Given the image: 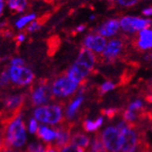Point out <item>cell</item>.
<instances>
[{"label": "cell", "instance_id": "6da1fadb", "mask_svg": "<svg viewBox=\"0 0 152 152\" xmlns=\"http://www.w3.org/2000/svg\"><path fill=\"white\" fill-rule=\"evenodd\" d=\"M3 134L6 150L12 148H19L23 146L26 142V131L22 115L4 128Z\"/></svg>", "mask_w": 152, "mask_h": 152}, {"label": "cell", "instance_id": "7a4b0ae2", "mask_svg": "<svg viewBox=\"0 0 152 152\" xmlns=\"http://www.w3.org/2000/svg\"><path fill=\"white\" fill-rule=\"evenodd\" d=\"M64 107V102H59L55 104L41 105L34 110V117L37 121L42 123L50 125L62 124L66 121L63 114Z\"/></svg>", "mask_w": 152, "mask_h": 152}, {"label": "cell", "instance_id": "3957f363", "mask_svg": "<svg viewBox=\"0 0 152 152\" xmlns=\"http://www.w3.org/2000/svg\"><path fill=\"white\" fill-rule=\"evenodd\" d=\"M79 84L74 82L64 74H61L51 85V100L60 102V99L68 98L76 94Z\"/></svg>", "mask_w": 152, "mask_h": 152}, {"label": "cell", "instance_id": "277c9868", "mask_svg": "<svg viewBox=\"0 0 152 152\" xmlns=\"http://www.w3.org/2000/svg\"><path fill=\"white\" fill-rule=\"evenodd\" d=\"M30 101L33 107H38L47 104L51 99V88H50L49 79L40 78L30 87Z\"/></svg>", "mask_w": 152, "mask_h": 152}, {"label": "cell", "instance_id": "5b68a950", "mask_svg": "<svg viewBox=\"0 0 152 152\" xmlns=\"http://www.w3.org/2000/svg\"><path fill=\"white\" fill-rule=\"evenodd\" d=\"M101 137L107 152H121V133L117 126L104 128Z\"/></svg>", "mask_w": 152, "mask_h": 152}, {"label": "cell", "instance_id": "8992f818", "mask_svg": "<svg viewBox=\"0 0 152 152\" xmlns=\"http://www.w3.org/2000/svg\"><path fill=\"white\" fill-rule=\"evenodd\" d=\"M125 48V42L122 38H113L107 44L104 50L102 52L101 62L103 63H115L121 59L123 50Z\"/></svg>", "mask_w": 152, "mask_h": 152}, {"label": "cell", "instance_id": "52a82bcc", "mask_svg": "<svg viewBox=\"0 0 152 152\" xmlns=\"http://www.w3.org/2000/svg\"><path fill=\"white\" fill-rule=\"evenodd\" d=\"M120 25L123 32L128 34H134L145 29H148L152 25V21L149 19H143L140 17L124 16L120 20Z\"/></svg>", "mask_w": 152, "mask_h": 152}, {"label": "cell", "instance_id": "ba28073f", "mask_svg": "<svg viewBox=\"0 0 152 152\" xmlns=\"http://www.w3.org/2000/svg\"><path fill=\"white\" fill-rule=\"evenodd\" d=\"M10 80L19 87L29 85L35 79L34 73L25 66H11L9 69Z\"/></svg>", "mask_w": 152, "mask_h": 152}, {"label": "cell", "instance_id": "9c48e42d", "mask_svg": "<svg viewBox=\"0 0 152 152\" xmlns=\"http://www.w3.org/2000/svg\"><path fill=\"white\" fill-rule=\"evenodd\" d=\"M83 47L96 53H102L107 47V39L98 34H89L83 39Z\"/></svg>", "mask_w": 152, "mask_h": 152}, {"label": "cell", "instance_id": "30bf717a", "mask_svg": "<svg viewBox=\"0 0 152 152\" xmlns=\"http://www.w3.org/2000/svg\"><path fill=\"white\" fill-rule=\"evenodd\" d=\"M96 61L97 58L94 52L90 50L89 49L83 47L79 50V53L77 55L75 64L80 65V66H82L83 68H85L86 70H88L91 73L94 68Z\"/></svg>", "mask_w": 152, "mask_h": 152}, {"label": "cell", "instance_id": "8fae6325", "mask_svg": "<svg viewBox=\"0 0 152 152\" xmlns=\"http://www.w3.org/2000/svg\"><path fill=\"white\" fill-rule=\"evenodd\" d=\"M134 48L140 51L152 49V29H145L138 33V37L134 41Z\"/></svg>", "mask_w": 152, "mask_h": 152}, {"label": "cell", "instance_id": "7c38bea8", "mask_svg": "<svg viewBox=\"0 0 152 152\" xmlns=\"http://www.w3.org/2000/svg\"><path fill=\"white\" fill-rule=\"evenodd\" d=\"M121 28L120 21L118 19H109L102 23L96 30L97 34L104 37H110L115 36Z\"/></svg>", "mask_w": 152, "mask_h": 152}, {"label": "cell", "instance_id": "4fadbf2b", "mask_svg": "<svg viewBox=\"0 0 152 152\" xmlns=\"http://www.w3.org/2000/svg\"><path fill=\"white\" fill-rule=\"evenodd\" d=\"M84 100H85V97L83 95L77 94V96L73 101H71V103L68 104L67 109H66V113H65L68 121H74V118L77 115V111L79 108H80Z\"/></svg>", "mask_w": 152, "mask_h": 152}, {"label": "cell", "instance_id": "5bb4252c", "mask_svg": "<svg viewBox=\"0 0 152 152\" xmlns=\"http://www.w3.org/2000/svg\"><path fill=\"white\" fill-rule=\"evenodd\" d=\"M90 142H91L90 136L86 135L83 133H80V132H75V133L72 134L71 135L69 144L83 148H87L90 146Z\"/></svg>", "mask_w": 152, "mask_h": 152}, {"label": "cell", "instance_id": "9a60e30c", "mask_svg": "<svg viewBox=\"0 0 152 152\" xmlns=\"http://www.w3.org/2000/svg\"><path fill=\"white\" fill-rule=\"evenodd\" d=\"M36 134H37V138L43 140L47 144L50 143L52 140H55L57 137V133H56L55 129L52 130V129H50L46 126H43V125L38 126V129L37 131Z\"/></svg>", "mask_w": 152, "mask_h": 152}, {"label": "cell", "instance_id": "2e32d148", "mask_svg": "<svg viewBox=\"0 0 152 152\" xmlns=\"http://www.w3.org/2000/svg\"><path fill=\"white\" fill-rule=\"evenodd\" d=\"M103 117H99L97 118L95 121H91V120H87V118H85V120L82 121L81 122V126H82V129L87 132V133H91V132H96L99 128L102 126L103 124Z\"/></svg>", "mask_w": 152, "mask_h": 152}, {"label": "cell", "instance_id": "e0dca14e", "mask_svg": "<svg viewBox=\"0 0 152 152\" xmlns=\"http://www.w3.org/2000/svg\"><path fill=\"white\" fill-rule=\"evenodd\" d=\"M122 108L121 107H108V108H102L100 110V113L102 116L107 117L108 120H114V118L122 113Z\"/></svg>", "mask_w": 152, "mask_h": 152}, {"label": "cell", "instance_id": "ac0fdd59", "mask_svg": "<svg viewBox=\"0 0 152 152\" xmlns=\"http://www.w3.org/2000/svg\"><path fill=\"white\" fill-rule=\"evenodd\" d=\"M8 5L10 7V9L20 13L25 10L26 5H27V1L26 0H9Z\"/></svg>", "mask_w": 152, "mask_h": 152}, {"label": "cell", "instance_id": "d6986e66", "mask_svg": "<svg viewBox=\"0 0 152 152\" xmlns=\"http://www.w3.org/2000/svg\"><path fill=\"white\" fill-rule=\"evenodd\" d=\"M117 87V84H115L113 81L111 80H107L105 82H104L100 87L97 89V95L99 98H101L104 94H107V91L113 90Z\"/></svg>", "mask_w": 152, "mask_h": 152}, {"label": "cell", "instance_id": "ffe728a7", "mask_svg": "<svg viewBox=\"0 0 152 152\" xmlns=\"http://www.w3.org/2000/svg\"><path fill=\"white\" fill-rule=\"evenodd\" d=\"M45 148L46 146L44 147V145L41 142L34 141L28 145L25 152H45Z\"/></svg>", "mask_w": 152, "mask_h": 152}, {"label": "cell", "instance_id": "44dd1931", "mask_svg": "<svg viewBox=\"0 0 152 152\" xmlns=\"http://www.w3.org/2000/svg\"><path fill=\"white\" fill-rule=\"evenodd\" d=\"M35 19H36V14H34V13H33V14H29V15L23 16L21 19H19L18 21L16 22V27L18 29H22L27 23H32Z\"/></svg>", "mask_w": 152, "mask_h": 152}, {"label": "cell", "instance_id": "7402d4cb", "mask_svg": "<svg viewBox=\"0 0 152 152\" xmlns=\"http://www.w3.org/2000/svg\"><path fill=\"white\" fill-rule=\"evenodd\" d=\"M10 74H9V70H5L3 71L1 74H0V87L6 88L8 87L10 84Z\"/></svg>", "mask_w": 152, "mask_h": 152}, {"label": "cell", "instance_id": "603a6c76", "mask_svg": "<svg viewBox=\"0 0 152 152\" xmlns=\"http://www.w3.org/2000/svg\"><path fill=\"white\" fill-rule=\"evenodd\" d=\"M60 152H86V151H85V148H83L69 144L67 146H65L64 148H63Z\"/></svg>", "mask_w": 152, "mask_h": 152}, {"label": "cell", "instance_id": "cb8c5ba5", "mask_svg": "<svg viewBox=\"0 0 152 152\" xmlns=\"http://www.w3.org/2000/svg\"><path fill=\"white\" fill-rule=\"evenodd\" d=\"M114 1L118 6L125 7V8H131V7L137 4L138 0H114Z\"/></svg>", "mask_w": 152, "mask_h": 152}, {"label": "cell", "instance_id": "d4e9b609", "mask_svg": "<svg viewBox=\"0 0 152 152\" xmlns=\"http://www.w3.org/2000/svg\"><path fill=\"white\" fill-rule=\"evenodd\" d=\"M40 26H41V23L39 21H33L27 27V32L28 33L35 32V31H37V30H38L39 28H40Z\"/></svg>", "mask_w": 152, "mask_h": 152}, {"label": "cell", "instance_id": "484cf974", "mask_svg": "<svg viewBox=\"0 0 152 152\" xmlns=\"http://www.w3.org/2000/svg\"><path fill=\"white\" fill-rule=\"evenodd\" d=\"M37 129H38V126H37V120H35V118H31L30 122H29V133L30 134H36Z\"/></svg>", "mask_w": 152, "mask_h": 152}, {"label": "cell", "instance_id": "4316f807", "mask_svg": "<svg viewBox=\"0 0 152 152\" xmlns=\"http://www.w3.org/2000/svg\"><path fill=\"white\" fill-rule=\"evenodd\" d=\"M11 65L13 66H24V61L20 58H14L11 60Z\"/></svg>", "mask_w": 152, "mask_h": 152}, {"label": "cell", "instance_id": "83f0119b", "mask_svg": "<svg viewBox=\"0 0 152 152\" xmlns=\"http://www.w3.org/2000/svg\"><path fill=\"white\" fill-rule=\"evenodd\" d=\"M3 151H6L5 144H4V134H3V131L0 130V152Z\"/></svg>", "mask_w": 152, "mask_h": 152}, {"label": "cell", "instance_id": "f1b7e54d", "mask_svg": "<svg viewBox=\"0 0 152 152\" xmlns=\"http://www.w3.org/2000/svg\"><path fill=\"white\" fill-rule=\"evenodd\" d=\"M45 152H58L55 148L53 147V145L51 143H48L46 145V148H45Z\"/></svg>", "mask_w": 152, "mask_h": 152}, {"label": "cell", "instance_id": "f546056e", "mask_svg": "<svg viewBox=\"0 0 152 152\" xmlns=\"http://www.w3.org/2000/svg\"><path fill=\"white\" fill-rule=\"evenodd\" d=\"M145 86H146V92L152 94V79H150L149 81L146 82V85Z\"/></svg>", "mask_w": 152, "mask_h": 152}, {"label": "cell", "instance_id": "4dcf8cb0", "mask_svg": "<svg viewBox=\"0 0 152 152\" xmlns=\"http://www.w3.org/2000/svg\"><path fill=\"white\" fill-rule=\"evenodd\" d=\"M25 39V35L24 34H20V35H18L16 37H15V40H16V42H17V45H19V44H21L23 40Z\"/></svg>", "mask_w": 152, "mask_h": 152}, {"label": "cell", "instance_id": "1f68e13d", "mask_svg": "<svg viewBox=\"0 0 152 152\" xmlns=\"http://www.w3.org/2000/svg\"><path fill=\"white\" fill-rule=\"evenodd\" d=\"M143 14L145 16H151L152 15V8L151 7H149V8H147V9H145L143 10Z\"/></svg>", "mask_w": 152, "mask_h": 152}, {"label": "cell", "instance_id": "d6a6232c", "mask_svg": "<svg viewBox=\"0 0 152 152\" xmlns=\"http://www.w3.org/2000/svg\"><path fill=\"white\" fill-rule=\"evenodd\" d=\"M85 29H86V25H85V24H80V25H78L77 27L76 28V31H77V33H81V32H83Z\"/></svg>", "mask_w": 152, "mask_h": 152}, {"label": "cell", "instance_id": "836d02e7", "mask_svg": "<svg viewBox=\"0 0 152 152\" xmlns=\"http://www.w3.org/2000/svg\"><path fill=\"white\" fill-rule=\"evenodd\" d=\"M3 9H4V1L3 0H0V16L2 15Z\"/></svg>", "mask_w": 152, "mask_h": 152}, {"label": "cell", "instance_id": "e575fe53", "mask_svg": "<svg viewBox=\"0 0 152 152\" xmlns=\"http://www.w3.org/2000/svg\"><path fill=\"white\" fill-rule=\"evenodd\" d=\"M147 59H148H148H150V60L152 61V52H151L150 54H148V55L147 56Z\"/></svg>", "mask_w": 152, "mask_h": 152}, {"label": "cell", "instance_id": "d590c367", "mask_svg": "<svg viewBox=\"0 0 152 152\" xmlns=\"http://www.w3.org/2000/svg\"><path fill=\"white\" fill-rule=\"evenodd\" d=\"M94 18H95V16H94V15H91L89 19H90V20H94Z\"/></svg>", "mask_w": 152, "mask_h": 152}, {"label": "cell", "instance_id": "8d00e7d4", "mask_svg": "<svg viewBox=\"0 0 152 152\" xmlns=\"http://www.w3.org/2000/svg\"><path fill=\"white\" fill-rule=\"evenodd\" d=\"M3 152H17V151H12V150L9 149V150H6V151H3Z\"/></svg>", "mask_w": 152, "mask_h": 152}]
</instances>
